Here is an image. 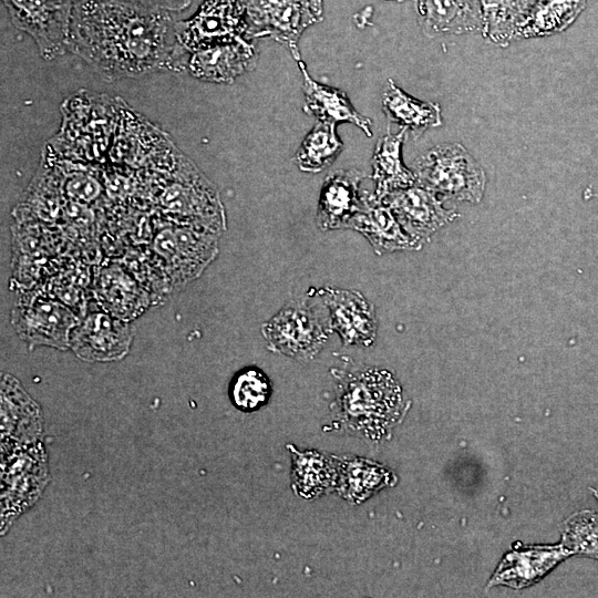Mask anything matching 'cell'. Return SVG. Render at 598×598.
I'll list each match as a JSON object with an SVG mask.
<instances>
[{"label":"cell","mask_w":598,"mask_h":598,"mask_svg":"<svg viewBox=\"0 0 598 598\" xmlns=\"http://www.w3.org/2000/svg\"><path fill=\"white\" fill-rule=\"evenodd\" d=\"M168 11L121 0H76L70 50L107 80L169 68L182 55Z\"/></svg>","instance_id":"obj_1"},{"label":"cell","mask_w":598,"mask_h":598,"mask_svg":"<svg viewBox=\"0 0 598 598\" xmlns=\"http://www.w3.org/2000/svg\"><path fill=\"white\" fill-rule=\"evenodd\" d=\"M337 404L343 426L374 440L385 436L404 412L399 382L389 371L379 369L341 378Z\"/></svg>","instance_id":"obj_2"},{"label":"cell","mask_w":598,"mask_h":598,"mask_svg":"<svg viewBox=\"0 0 598 598\" xmlns=\"http://www.w3.org/2000/svg\"><path fill=\"white\" fill-rule=\"evenodd\" d=\"M416 184L442 196L458 202H481L486 176L482 166L458 143L440 144L414 162Z\"/></svg>","instance_id":"obj_3"},{"label":"cell","mask_w":598,"mask_h":598,"mask_svg":"<svg viewBox=\"0 0 598 598\" xmlns=\"http://www.w3.org/2000/svg\"><path fill=\"white\" fill-rule=\"evenodd\" d=\"M261 332L271 351L306 361L319 353L331 331L316 303L301 297L288 301Z\"/></svg>","instance_id":"obj_4"},{"label":"cell","mask_w":598,"mask_h":598,"mask_svg":"<svg viewBox=\"0 0 598 598\" xmlns=\"http://www.w3.org/2000/svg\"><path fill=\"white\" fill-rule=\"evenodd\" d=\"M76 0H2L13 25L35 41L45 60L70 50V34Z\"/></svg>","instance_id":"obj_5"},{"label":"cell","mask_w":598,"mask_h":598,"mask_svg":"<svg viewBox=\"0 0 598 598\" xmlns=\"http://www.w3.org/2000/svg\"><path fill=\"white\" fill-rule=\"evenodd\" d=\"M78 318L62 302L41 292L21 295L11 313V323L30 347L50 346L65 350Z\"/></svg>","instance_id":"obj_6"},{"label":"cell","mask_w":598,"mask_h":598,"mask_svg":"<svg viewBox=\"0 0 598 598\" xmlns=\"http://www.w3.org/2000/svg\"><path fill=\"white\" fill-rule=\"evenodd\" d=\"M246 39L270 37L285 44L300 60L298 42L302 32L320 21L307 0H244Z\"/></svg>","instance_id":"obj_7"},{"label":"cell","mask_w":598,"mask_h":598,"mask_svg":"<svg viewBox=\"0 0 598 598\" xmlns=\"http://www.w3.org/2000/svg\"><path fill=\"white\" fill-rule=\"evenodd\" d=\"M246 32L244 0H206L192 19L176 23L178 42L193 51L246 38Z\"/></svg>","instance_id":"obj_8"},{"label":"cell","mask_w":598,"mask_h":598,"mask_svg":"<svg viewBox=\"0 0 598 598\" xmlns=\"http://www.w3.org/2000/svg\"><path fill=\"white\" fill-rule=\"evenodd\" d=\"M132 338L131 327L125 320L95 309L73 328L70 348L85 361H114L128 352Z\"/></svg>","instance_id":"obj_9"},{"label":"cell","mask_w":598,"mask_h":598,"mask_svg":"<svg viewBox=\"0 0 598 598\" xmlns=\"http://www.w3.org/2000/svg\"><path fill=\"white\" fill-rule=\"evenodd\" d=\"M392 210L401 227L421 246L444 225L460 216L443 206L433 192L414 184L396 189L382 199Z\"/></svg>","instance_id":"obj_10"},{"label":"cell","mask_w":598,"mask_h":598,"mask_svg":"<svg viewBox=\"0 0 598 598\" xmlns=\"http://www.w3.org/2000/svg\"><path fill=\"white\" fill-rule=\"evenodd\" d=\"M317 295L329 312L330 331L337 332L346 346L373 343L378 328L375 311L361 292L326 287Z\"/></svg>","instance_id":"obj_11"},{"label":"cell","mask_w":598,"mask_h":598,"mask_svg":"<svg viewBox=\"0 0 598 598\" xmlns=\"http://www.w3.org/2000/svg\"><path fill=\"white\" fill-rule=\"evenodd\" d=\"M257 52L246 38L218 42L194 51L188 69L203 81L229 83L255 68Z\"/></svg>","instance_id":"obj_12"},{"label":"cell","mask_w":598,"mask_h":598,"mask_svg":"<svg viewBox=\"0 0 598 598\" xmlns=\"http://www.w3.org/2000/svg\"><path fill=\"white\" fill-rule=\"evenodd\" d=\"M363 178L364 174L355 168L338 169L326 177L317 208V225L321 230L349 228L361 208Z\"/></svg>","instance_id":"obj_13"},{"label":"cell","mask_w":598,"mask_h":598,"mask_svg":"<svg viewBox=\"0 0 598 598\" xmlns=\"http://www.w3.org/2000/svg\"><path fill=\"white\" fill-rule=\"evenodd\" d=\"M350 229L361 233L377 255L396 250H417L422 246L401 227L390 207L374 194L362 193V204Z\"/></svg>","instance_id":"obj_14"},{"label":"cell","mask_w":598,"mask_h":598,"mask_svg":"<svg viewBox=\"0 0 598 598\" xmlns=\"http://www.w3.org/2000/svg\"><path fill=\"white\" fill-rule=\"evenodd\" d=\"M570 555L573 553L563 544L514 549L502 559L488 586L505 585L515 589L527 587Z\"/></svg>","instance_id":"obj_15"},{"label":"cell","mask_w":598,"mask_h":598,"mask_svg":"<svg viewBox=\"0 0 598 598\" xmlns=\"http://www.w3.org/2000/svg\"><path fill=\"white\" fill-rule=\"evenodd\" d=\"M419 23L429 38L483 29L481 0H415Z\"/></svg>","instance_id":"obj_16"},{"label":"cell","mask_w":598,"mask_h":598,"mask_svg":"<svg viewBox=\"0 0 598 598\" xmlns=\"http://www.w3.org/2000/svg\"><path fill=\"white\" fill-rule=\"evenodd\" d=\"M303 78L305 112L323 122H350L372 136L371 121L352 106L346 92L313 81L300 60L297 61Z\"/></svg>","instance_id":"obj_17"},{"label":"cell","mask_w":598,"mask_h":598,"mask_svg":"<svg viewBox=\"0 0 598 598\" xmlns=\"http://www.w3.org/2000/svg\"><path fill=\"white\" fill-rule=\"evenodd\" d=\"M381 103L388 122L411 132L414 138L431 127L442 125L439 104L419 101L410 96L391 79L385 83Z\"/></svg>","instance_id":"obj_18"},{"label":"cell","mask_w":598,"mask_h":598,"mask_svg":"<svg viewBox=\"0 0 598 598\" xmlns=\"http://www.w3.org/2000/svg\"><path fill=\"white\" fill-rule=\"evenodd\" d=\"M408 131L401 128L396 134L390 131L375 145L372 156V178L375 182L374 196L382 200L388 194L416 184L413 171L402 162V145Z\"/></svg>","instance_id":"obj_19"},{"label":"cell","mask_w":598,"mask_h":598,"mask_svg":"<svg viewBox=\"0 0 598 598\" xmlns=\"http://www.w3.org/2000/svg\"><path fill=\"white\" fill-rule=\"evenodd\" d=\"M339 494L352 504H360L380 489L396 483V476L371 460L353 457L337 461Z\"/></svg>","instance_id":"obj_20"},{"label":"cell","mask_w":598,"mask_h":598,"mask_svg":"<svg viewBox=\"0 0 598 598\" xmlns=\"http://www.w3.org/2000/svg\"><path fill=\"white\" fill-rule=\"evenodd\" d=\"M288 448L292 460V488L297 495L312 499L337 487V461L317 451L300 452L292 445Z\"/></svg>","instance_id":"obj_21"},{"label":"cell","mask_w":598,"mask_h":598,"mask_svg":"<svg viewBox=\"0 0 598 598\" xmlns=\"http://www.w3.org/2000/svg\"><path fill=\"white\" fill-rule=\"evenodd\" d=\"M540 0H481L482 33L501 47L517 40V34Z\"/></svg>","instance_id":"obj_22"},{"label":"cell","mask_w":598,"mask_h":598,"mask_svg":"<svg viewBox=\"0 0 598 598\" xmlns=\"http://www.w3.org/2000/svg\"><path fill=\"white\" fill-rule=\"evenodd\" d=\"M585 4L586 0H540L519 30L517 40L551 35L565 30Z\"/></svg>","instance_id":"obj_23"},{"label":"cell","mask_w":598,"mask_h":598,"mask_svg":"<svg viewBox=\"0 0 598 598\" xmlns=\"http://www.w3.org/2000/svg\"><path fill=\"white\" fill-rule=\"evenodd\" d=\"M342 148L336 123L318 121L303 138L295 162L302 172L319 173L337 158Z\"/></svg>","instance_id":"obj_24"},{"label":"cell","mask_w":598,"mask_h":598,"mask_svg":"<svg viewBox=\"0 0 598 598\" xmlns=\"http://www.w3.org/2000/svg\"><path fill=\"white\" fill-rule=\"evenodd\" d=\"M270 393L271 383L268 377L252 367L239 371L229 385L230 400L243 412H252L264 406Z\"/></svg>","instance_id":"obj_25"},{"label":"cell","mask_w":598,"mask_h":598,"mask_svg":"<svg viewBox=\"0 0 598 598\" xmlns=\"http://www.w3.org/2000/svg\"><path fill=\"white\" fill-rule=\"evenodd\" d=\"M561 544L573 554L598 559V514L585 511L569 517L563 526Z\"/></svg>","instance_id":"obj_26"},{"label":"cell","mask_w":598,"mask_h":598,"mask_svg":"<svg viewBox=\"0 0 598 598\" xmlns=\"http://www.w3.org/2000/svg\"><path fill=\"white\" fill-rule=\"evenodd\" d=\"M168 12L186 9L193 0H121Z\"/></svg>","instance_id":"obj_27"},{"label":"cell","mask_w":598,"mask_h":598,"mask_svg":"<svg viewBox=\"0 0 598 598\" xmlns=\"http://www.w3.org/2000/svg\"><path fill=\"white\" fill-rule=\"evenodd\" d=\"M316 14L319 17L320 20H322V13H323V0H307Z\"/></svg>","instance_id":"obj_28"},{"label":"cell","mask_w":598,"mask_h":598,"mask_svg":"<svg viewBox=\"0 0 598 598\" xmlns=\"http://www.w3.org/2000/svg\"><path fill=\"white\" fill-rule=\"evenodd\" d=\"M596 497L598 498V492H596Z\"/></svg>","instance_id":"obj_29"}]
</instances>
